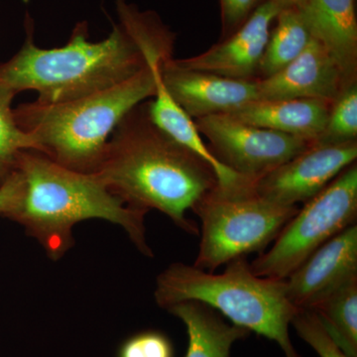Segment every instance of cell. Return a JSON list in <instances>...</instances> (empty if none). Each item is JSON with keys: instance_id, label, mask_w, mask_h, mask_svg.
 Here are the masks:
<instances>
[{"instance_id": "6da1fadb", "label": "cell", "mask_w": 357, "mask_h": 357, "mask_svg": "<svg viewBox=\"0 0 357 357\" xmlns=\"http://www.w3.org/2000/svg\"><path fill=\"white\" fill-rule=\"evenodd\" d=\"M119 22L107 38L89 40L86 22L77 23L69 42L53 49L34 42L27 15L20 51L0 64V84L14 93L36 91L37 102L60 103L105 91L135 76L152 63L172 58L175 34L152 11L116 0Z\"/></svg>"}, {"instance_id": "7a4b0ae2", "label": "cell", "mask_w": 357, "mask_h": 357, "mask_svg": "<svg viewBox=\"0 0 357 357\" xmlns=\"http://www.w3.org/2000/svg\"><path fill=\"white\" fill-rule=\"evenodd\" d=\"M96 174L128 206L147 213L152 208L161 211L196 236L198 225L187 213L218 185L206 162L154 123L148 102L134 107L117 124Z\"/></svg>"}, {"instance_id": "3957f363", "label": "cell", "mask_w": 357, "mask_h": 357, "mask_svg": "<svg viewBox=\"0 0 357 357\" xmlns=\"http://www.w3.org/2000/svg\"><path fill=\"white\" fill-rule=\"evenodd\" d=\"M15 171L21 192L10 218L39 241L52 260L74 246L73 227L91 218L121 225L142 255H153L146 241L147 211L128 206L96 174L66 168L36 150L22 152Z\"/></svg>"}, {"instance_id": "277c9868", "label": "cell", "mask_w": 357, "mask_h": 357, "mask_svg": "<svg viewBox=\"0 0 357 357\" xmlns=\"http://www.w3.org/2000/svg\"><path fill=\"white\" fill-rule=\"evenodd\" d=\"M163 62L152 63L112 88L77 100L23 103L13 109L15 121L36 143V151L66 168L96 174L117 124L134 107L154 98Z\"/></svg>"}, {"instance_id": "5b68a950", "label": "cell", "mask_w": 357, "mask_h": 357, "mask_svg": "<svg viewBox=\"0 0 357 357\" xmlns=\"http://www.w3.org/2000/svg\"><path fill=\"white\" fill-rule=\"evenodd\" d=\"M154 296L163 309L187 301L203 303L232 325L277 342L286 357H300L289 335L298 309L288 299L285 280L257 276L245 257L227 263L220 274L173 263L157 278Z\"/></svg>"}, {"instance_id": "8992f818", "label": "cell", "mask_w": 357, "mask_h": 357, "mask_svg": "<svg viewBox=\"0 0 357 357\" xmlns=\"http://www.w3.org/2000/svg\"><path fill=\"white\" fill-rule=\"evenodd\" d=\"M298 206H281L241 189L217 185L192 211L202 222L201 243L194 266L208 272L250 253H262L296 215Z\"/></svg>"}, {"instance_id": "52a82bcc", "label": "cell", "mask_w": 357, "mask_h": 357, "mask_svg": "<svg viewBox=\"0 0 357 357\" xmlns=\"http://www.w3.org/2000/svg\"><path fill=\"white\" fill-rule=\"evenodd\" d=\"M357 165L347 167L328 187L305 203L267 251L249 263L263 278L285 280L326 241L356 225Z\"/></svg>"}, {"instance_id": "ba28073f", "label": "cell", "mask_w": 357, "mask_h": 357, "mask_svg": "<svg viewBox=\"0 0 357 357\" xmlns=\"http://www.w3.org/2000/svg\"><path fill=\"white\" fill-rule=\"evenodd\" d=\"M197 129L218 161L243 177L257 180L312 146L311 141L257 128L231 114L196 119Z\"/></svg>"}, {"instance_id": "9c48e42d", "label": "cell", "mask_w": 357, "mask_h": 357, "mask_svg": "<svg viewBox=\"0 0 357 357\" xmlns=\"http://www.w3.org/2000/svg\"><path fill=\"white\" fill-rule=\"evenodd\" d=\"M357 140L312 145L255 180L253 190L281 206L306 203L328 187L347 167L356 163Z\"/></svg>"}, {"instance_id": "30bf717a", "label": "cell", "mask_w": 357, "mask_h": 357, "mask_svg": "<svg viewBox=\"0 0 357 357\" xmlns=\"http://www.w3.org/2000/svg\"><path fill=\"white\" fill-rule=\"evenodd\" d=\"M160 77L171 98L192 121L230 114L258 100L256 79H236L204 70L187 69L173 58L160 65Z\"/></svg>"}, {"instance_id": "8fae6325", "label": "cell", "mask_w": 357, "mask_h": 357, "mask_svg": "<svg viewBox=\"0 0 357 357\" xmlns=\"http://www.w3.org/2000/svg\"><path fill=\"white\" fill-rule=\"evenodd\" d=\"M357 278V225L326 241L285 279L286 293L298 310L312 309Z\"/></svg>"}, {"instance_id": "7c38bea8", "label": "cell", "mask_w": 357, "mask_h": 357, "mask_svg": "<svg viewBox=\"0 0 357 357\" xmlns=\"http://www.w3.org/2000/svg\"><path fill=\"white\" fill-rule=\"evenodd\" d=\"M282 9L267 0L253 11L236 31L194 57L176 60L187 69L204 70L236 79H256L270 27Z\"/></svg>"}, {"instance_id": "4fadbf2b", "label": "cell", "mask_w": 357, "mask_h": 357, "mask_svg": "<svg viewBox=\"0 0 357 357\" xmlns=\"http://www.w3.org/2000/svg\"><path fill=\"white\" fill-rule=\"evenodd\" d=\"M256 84L258 100L312 98L328 102L349 86L331 54L312 37L290 64L272 76L256 79Z\"/></svg>"}, {"instance_id": "5bb4252c", "label": "cell", "mask_w": 357, "mask_h": 357, "mask_svg": "<svg viewBox=\"0 0 357 357\" xmlns=\"http://www.w3.org/2000/svg\"><path fill=\"white\" fill-rule=\"evenodd\" d=\"M299 9L312 38L331 54L347 86L356 84V0H306Z\"/></svg>"}, {"instance_id": "9a60e30c", "label": "cell", "mask_w": 357, "mask_h": 357, "mask_svg": "<svg viewBox=\"0 0 357 357\" xmlns=\"http://www.w3.org/2000/svg\"><path fill=\"white\" fill-rule=\"evenodd\" d=\"M332 103L312 98L256 100L230 114L251 126L296 136L314 144L325 129Z\"/></svg>"}, {"instance_id": "2e32d148", "label": "cell", "mask_w": 357, "mask_h": 357, "mask_svg": "<svg viewBox=\"0 0 357 357\" xmlns=\"http://www.w3.org/2000/svg\"><path fill=\"white\" fill-rule=\"evenodd\" d=\"M148 110L152 121L160 129L213 168L220 187L236 190L255 184V180L238 175L215 158L210 147L204 144L195 121L178 107L166 91L160 74L156 93L154 100L148 102Z\"/></svg>"}, {"instance_id": "e0dca14e", "label": "cell", "mask_w": 357, "mask_h": 357, "mask_svg": "<svg viewBox=\"0 0 357 357\" xmlns=\"http://www.w3.org/2000/svg\"><path fill=\"white\" fill-rule=\"evenodd\" d=\"M166 310L180 319L187 330L185 357H230L234 342L249 333L245 328L225 323L218 312L201 302L187 301Z\"/></svg>"}, {"instance_id": "ac0fdd59", "label": "cell", "mask_w": 357, "mask_h": 357, "mask_svg": "<svg viewBox=\"0 0 357 357\" xmlns=\"http://www.w3.org/2000/svg\"><path fill=\"white\" fill-rule=\"evenodd\" d=\"M263 53L257 79H265L290 64L306 49L312 35L299 8H284L276 17Z\"/></svg>"}, {"instance_id": "d6986e66", "label": "cell", "mask_w": 357, "mask_h": 357, "mask_svg": "<svg viewBox=\"0 0 357 357\" xmlns=\"http://www.w3.org/2000/svg\"><path fill=\"white\" fill-rule=\"evenodd\" d=\"M330 337L349 357H357V278L333 291L312 309Z\"/></svg>"}, {"instance_id": "ffe728a7", "label": "cell", "mask_w": 357, "mask_h": 357, "mask_svg": "<svg viewBox=\"0 0 357 357\" xmlns=\"http://www.w3.org/2000/svg\"><path fill=\"white\" fill-rule=\"evenodd\" d=\"M16 93L0 84V185L13 175L26 150H37L36 143L18 126L11 107Z\"/></svg>"}, {"instance_id": "44dd1931", "label": "cell", "mask_w": 357, "mask_h": 357, "mask_svg": "<svg viewBox=\"0 0 357 357\" xmlns=\"http://www.w3.org/2000/svg\"><path fill=\"white\" fill-rule=\"evenodd\" d=\"M356 138L357 83L344 89L332 103L325 129L314 145L338 144Z\"/></svg>"}, {"instance_id": "7402d4cb", "label": "cell", "mask_w": 357, "mask_h": 357, "mask_svg": "<svg viewBox=\"0 0 357 357\" xmlns=\"http://www.w3.org/2000/svg\"><path fill=\"white\" fill-rule=\"evenodd\" d=\"M296 332L319 357H349L330 337L312 310H298L291 321Z\"/></svg>"}, {"instance_id": "603a6c76", "label": "cell", "mask_w": 357, "mask_h": 357, "mask_svg": "<svg viewBox=\"0 0 357 357\" xmlns=\"http://www.w3.org/2000/svg\"><path fill=\"white\" fill-rule=\"evenodd\" d=\"M174 347L165 333L157 331L138 333L119 347L117 357H174Z\"/></svg>"}, {"instance_id": "cb8c5ba5", "label": "cell", "mask_w": 357, "mask_h": 357, "mask_svg": "<svg viewBox=\"0 0 357 357\" xmlns=\"http://www.w3.org/2000/svg\"><path fill=\"white\" fill-rule=\"evenodd\" d=\"M267 0H220L223 34L229 36L248 20L258 6Z\"/></svg>"}, {"instance_id": "d4e9b609", "label": "cell", "mask_w": 357, "mask_h": 357, "mask_svg": "<svg viewBox=\"0 0 357 357\" xmlns=\"http://www.w3.org/2000/svg\"><path fill=\"white\" fill-rule=\"evenodd\" d=\"M20 178L14 171L13 175L0 185V217L10 218L20 199Z\"/></svg>"}, {"instance_id": "484cf974", "label": "cell", "mask_w": 357, "mask_h": 357, "mask_svg": "<svg viewBox=\"0 0 357 357\" xmlns=\"http://www.w3.org/2000/svg\"><path fill=\"white\" fill-rule=\"evenodd\" d=\"M281 9L301 8L306 0H274Z\"/></svg>"}]
</instances>
